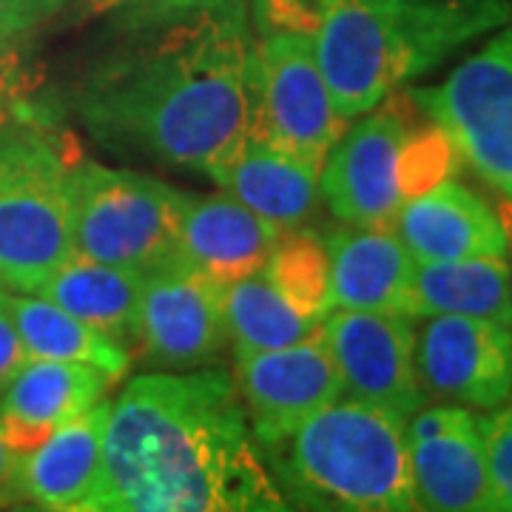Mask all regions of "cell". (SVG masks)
Wrapping results in <instances>:
<instances>
[{
  "label": "cell",
  "instance_id": "cell-23",
  "mask_svg": "<svg viewBox=\"0 0 512 512\" xmlns=\"http://www.w3.org/2000/svg\"><path fill=\"white\" fill-rule=\"evenodd\" d=\"M6 308L29 359L97 367L114 382L128 373L131 353L123 342L57 308L55 302L37 293H6Z\"/></svg>",
  "mask_w": 512,
  "mask_h": 512
},
{
  "label": "cell",
  "instance_id": "cell-31",
  "mask_svg": "<svg viewBox=\"0 0 512 512\" xmlns=\"http://www.w3.org/2000/svg\"><path fill=\"white\" fill-rule=\"evenodd\" d=\"M15 467H18V458L9 450V444L3 441L0 433V510L12 507L18 501V490H15Z\"/></svg>",
  "mask_w": 512,
  "mask_h": 512
},
{
  "label": "cell",
  "instance_id": "cell-29",
  "mask_svg": "<svg viewBox=\"0 0 512 512\" xmlns=\"http://www.w3.org/2000/svg\"><path fill=\"white\" fill-rule=\"evenodd\" d=\"M3 3L18 15L26 29H32L35 23L52 18L55 12H60L69 0H3Z\"/></svg>",
  "mask_w": 512,
  "mask_h": 512
},
{
  "label": "cell",
  "instance_id": "cell-35",
  "mask_svg": "<svg viewBox=\"0 0 512 512\" xmlns=\"http://www.w3.org/2000/svg\"><path fill=\"white\" fill-rule=\"evenodd\" d=\"M6 512H60V510H49V507H40V504H32V501H15L12 507H6Z\"/></svg>",
  "mask_w": 512,
  "mask_h": 512
},
{
  "label": "cell",
  "instance_id": "cell-5",
  "mask_svg": "<svg viewBox=\"0 0 512 512\" xmlns=\"http://www.w3.org/2000/svg\"><path fill=\"white\" fill-rule=\"evenodd\" d=\"M458 151L447 131L396 92L362 114L328 151L319 194L348 225H390L404 202L453 177Z\"/></svg>",
  "mask_w": 512,
  "mask_h": 512
},
{
  "label": "cell",
  "instance_id": "cell-33",
  "mask_svg": "<svg viewBox=\"0 0 512 512\" xmlns=\"http://www.w3.org/2000/svg\"><path fill=\"white\" fill-rule=\"evenodd\" d=\"M83 512H131V507H128L120 495L111 490V484H109V487L97 495V498H94L92 504H89Z\"/></svg>",
  "mask_w": 512,
  "mask_h": 512
},
{
  "label": "cell",
  "instance_id": "cell-28",
  "mask_svg": "<svg viewBox=\"0 0 512 512\" xmlns=\"http://www.w3.org/2000/svg\"><path fill=\"white\" fill-rule=\"evenodd\" d=\"M26 86V74L20 69L18 57L12 55L6 46H0V109L15 100V94Z\"/></svg>",
  "mask_w": 512,
  "mask_h": 512
},
{
  "label": "cell",
  "instance_id": "cell-24",
  "mask_svg": "<svg viewBox=\"0 0 512 512\" xmlns=\"http://www.w3.org/2000/svg\"><path fill=\"white\" fill-rule=\"evenodd\" d=\"M222 316L237 356L291 348L322 330L319 319L302 316L265 274L222 285Z\"/></svg>",
  "mask_w": 512,
  "mask_h": 512
},
{
  "label": "cell",
  "instance_id": "cell-4",
  "mask_svg": "<svg viewBox=\"0 0 512 512\" xmlns=\"http://www.w3.org/2000/svg\"><path fill=\"white\" fill-rule=\"evenodd\" d=\"M404 424L382 407L339 399L262 453L296 512H427Z\"/></svg>",
  "mask_w": 512,
  "mask_h": 512
},
{
  "label": "cell",
  "instance_id": "cell-17",
  "mask_svg": "<svg viewBox=\"0 0 512 512\" xmlns=\"http://www.w3.org/2000/svg\"><path fill=\"white\" fill-rule=\"evenodd\" d=\"M114 379L74 362L29 359L0 390V433L15 458L106 399Z\"/></svg>",
  "mask_w": 512,
  "mask_h": 512
},
{
  "label": "cell",
  "instance_id": "cell-15",
  "mask_svg": "<svg viewBox=\"0 0 512 512\" xmlns=\"http://www.w3.org/2000/svg\"><path fill=\"white\" fill-rule=\"evenodd\" d=\"M330 311L416 319V259L393 225H336L328 237Z\"/></svg>",
  "mask_w": 512,
  "mask_h": 512
},
{
  "label": "cell",
  "instance_id": "cell-22",
  "mask_svg": "<svg viewBox=\"0 0 512 512\" xmlns=\"http://www.w3.org/2000/svg\"><path fill=\"white\" fill-rule=\"evenodd\" d=\"M424 316H473L512 328L507 256L416 262V319Z\"/></svg>",
  "mask_w": 512,
  "mask_h": 512
},
{
  "label": "cell",
  "instance_id": "cell-12",
  "mask_svg": "<svg viewBox=\"0 0 512 512\" xmlns=\"http://www.w3.org/2000/svg\"><path fill=\"white\" fill-rule=\"evenodd\" d=\"M416 370L427 402L490 413L512 396V328L473 316H424Z\"/></svg>",
  "mask_w": 512,
  "mask_h": 512
},
{
  "label": "cell",
  "instance_id": "cell-19",
  "mask_svg": "<svg viewBox=\"0 0 512 512\" xmlns=\"http://www.w3.org/2000/svg\"><path fill=\"white\" fill-rule=\"evenodd\" d=\"M279 234L274 222L256 217L231 194H185L177 254L220 285H231L265 271Z\"/></svg>",
  "mask_w": 512,
  "mask_h": 512
},
{
  "label": "cell",
  "instance_id": "cell-25",
  "mask_svg": "<svg viewBox=\"0 0 512 512\" xmlns=\"http://www.w3.org/2000/svg\"><path fill=\"white\" fill-rule=\"evenodd\" d=\"M262 274L302 316L322 322L330 313V256L325 234L302 225L282 231Z\"/></svg>",
  "mask_w": 512,
  "mask_h": 512
},
{
  "label": "cell",
  "instance_id": "cell-1",
  "mask_svg": "<svg viewBox=\"0 0 512 512\" xmlns=\"http://www.w3.org/2000/svg\"><path fill=\"white\" fill-rule=\"evenodd\" d=\"M251 0H146L111 15L77 89L86 131L214 180L248 143Z\"/></svg>",
  "mask_w": 512,
  "mask_h": 512
},
{
  "label": "cell",
  "instance_id": "cell-18",
  "mask_svg": "<svg viewBox=\"0 0 512 512\" xmlns=\"http://www.w3.org/2000/svg\"><path fill=\"white\" fill-rule=\"evenodd\" d=\"M390 225L416 262L507 256V234L495 205L456 180L404 202Z\"/></svg>",
  "mask_w": 512,
  "mask_h": 512
},
{
  "label": "cell",
  "instance_id": "cell-8",
  "mask_svg": "<svg viewBox=\"0 0 512 512\" xmlns=\"http://www.w3.org/2000/svg\"><path fill=\"white\" fill-rule=\"evenodd\" d=\"M348 128L316 60L313 32L254 29L248 77V140L285 148L322 171Z\"/></svg>",
  "mask_w": 512,
  "mask_h": 512
},
{
  "label": "cell",
  "instance_id": "cell-14",
  "mask_svg": "<svg viewBox=\"0 0 512 512\" xmlns=\"http://www.w3.org/2000/svg\"><path fill=\"white\" fill-rule=\"evenodd\" d=\"M407 456L427 512H493L481 416L461 404H424L407 424Z\"/></svg>",
  "mask_w": 512,
  "mask_h": 512
},
{
  "label": "cell",
  "instance_id": "cell-3",
  "mask_svg": "<svg viewBox=\"0 0 512 512\" xmlns=\"http://www.w3.org/2000/svg\"><path fill=\"white\" fill-rule=\"evenodd\" d=\"M336 111L356 120L512 18L510 0H313Z\"/></svg>",
  "mask_w": 512,
  "mask_h": 512
},
{
  "label": "cell",
  "instance_id": "cell-13",
  "mask_svg": "<svg viewBox=\"0 0 512 512\" xmlns=\"http://www.w3.org/2000/svg\"><path fill=\"white\" fill-rule=\"evenodd\" d=\"M234 387L259 447L274 444L319 410L345 399L322 330L291 348L237 356Z\"/></svg>",
  "mask_w": 512,
  "mask_h": 512
},
{
  "label": "cell",
  "instance_id": "cell-34",
  "mask_svg": "<svg viewBox=\"0 0 512 512\" xmlns=\"http://www.w3.org/2000/svg\"><path fill=\"white\" fill-rule=\"evenodd\" d=\"M501 225H504V234H507V251H512V200H498L495 205Z\"/></svg>",
  "mask_w": 512,
  "mask_h": 512
},
{
  "label": "cell",
  "instance_id": "cell-11",
  "mask_svg": "<svg viewBox=\"0 0 512 512\" xmlns=\"http://www.w3.org/2000/svg\"><path fill=\"white\" fill-rule=\"evenodd\" d=\"M322 336L339 367L348 399L410 419L427 404L416 370V328L410 316L330 311Z\"/></svg>",
  "mask_w": 512,
  "mask_h": 512
},
{
  "label": "cell",
  "instance_id": "cell-26",
  "mask_svg": "<svg viewBox=\"0 0 512 512\" xmlns=\"http://www.w3.org/2000/svg\"><path fill=\"white\" fill-rule=\"evenodd\" d=\"M493 512H512V396L481 416Z\"/></svg>",
  "mask_w": 512,
  "mask_h": 512
},
{
  "label": "cell",
  "instance_id": "cell-20",
  "mask_svg": "<svg viewBox=\"0 0 512 512\" xmlns=\"http://www.w3.org/2000/svg\"><path fill=\"white\" fill-rule=\"evenodd\" d=\"M234 200L256 217L274 222L279 231L308 222L322 200L319 171L285 148L248 140L234 163L214 177Z\"/></svg>",
  "mask_w": 512,
  "mask_h": 512
},
{
  "label": "cell",
  "instance_id": "cell-21",
  "mask_svg": "<svg viewBox=\"0 0 512 512\" xmlns=\"http://www.w3.org/2000/svg\"><path fill=\"white\" fill-rule=\"evenodd\" d=\"M35 293L83 319L86 325L114 336L126 348L131 339H137L143 293L140 271L72 256Z\"/></svg>",
  "mask_w": 512,
  "mask_h": 512
},
{
  "label": "cell",
  "instance_id": "cell-16",
  "mask_svg": "<svg viewBox=\"0 0 512 512\" xmlns=\"http://www.w3.org/2000/svg\"><path fill=\"white\" fill-rule=\"evenodd\" d=\"M109 399L63 424L35 450L18 458V501L60 512H83L109 487L106 476V421Z\"/></svg>",
  "mask_w": 512,
  "mask_h": 512
},
{
  "label": "cell",
  "instance_id": "cell-32",
  "mask_svg": "<svg viewBox=\"0 0 512 512\" xmlns=\"http://www.w3.org/2000/svg\"><path fill=\"white\" fill-rule=\"evenodd\" d=\"M26 32V26L20 23V18L0 0V46H9L15 37H20Z\"/></svg>",
  "mask_w": 512,
  "mask_h": 512
},
{
  "label": "cell",
  "instance_id": "cell-30",
  "mask_svg": "<svg viewBox=\"0 0 512 512\" xmlns=\"http://www.w3.org/2000/svg\"><path fill=\"white\" fill-rule=\"evenodd\" d=\"M146 0H74V12L72 18L77 23H86V20H103L123 12V9H131V6H140Z\"/></svg>",
  "mask_w": 512,
  "mask_h": 512
},
{
  "label": "cell",
  "instance_id": "cell-9",
  "mask_svg": "<svg viewBox=\"0 0 512 512\" xmlns=\"http://www.w3.org/2000/svg\"><path fill=\"white\" fill-rule=\"evenodd\" d=\"M501 200H512V18L436 86L407 89Z\"/></svg>",
  "mask_w": 512,
  "mask_h": 512
},
{
  "label": "cell",
  "instance_id": "cell-6",
  "mask_svg": "<svg viewBox=\"0 0 512 512\" xmlns=\"http://www.w3.org/2000/svg\"><path fill=\"white\" fill-rule=\"evenodd\" d=\"M72 160L32 126L0 128V282L35 293L74 256Z\"/></svg>",
  "mask_w": 512,
  "mask_h": 512
},
{
  "label": "cell",
  "instance_id": "cell-2",
  "mask_svg": "<svg viewBox=\"0 0 512 512\" xmlns=\"http://www.w3.org/2000/svg\"><path fill=\"white\" fill-rule=\"evenodd\" d=\"M106 476L131 512H296L222 370L131 379L109 407Z\"/></svg>",
  "mask_w": 512,
  "mask_h": 512
},
{
  "label": "cell",
  "instance_id": "cell-7",
  "mask_svg": "<svg viewBox=\"0 0 512 512\" xmlns=\"http://www.w3.org/2000/svg\"><path fill=\"white\" fill-rule=\"evenodd\" d=\"M185 194L140 171L77 163L72 171L74 256L148 271L177 254Z\"/></svg>",
  "mask_w": 512,
  "mask_h": 512
},
{
  "label": "cell",
  "instance_id": "cell-10",
  "mask_svg": "<svg viewBox=\"0 0 512 512\" xmlns=\"http://www.w3.org/2000/svg\"><path fill=\"white\" fill-rule=\"evenodd\" d=\"M222 285L174 254L143 271L137 342L151 365L197 370L225 345Z\"/></svg>",
  "mask_w": 512,
  "mask_h": 512
},
{
  "label": "cell",
  "instance_id": "cell-27",
  "mask_svg": "<svg viewBox=\"0 0 512 512\" xmlns=\"http://www.w3.org/2000/svg\"><path fill=\"white\" fill-rule=\"evenodd\" d=\"M26 362H29V353L23 348V339L12 322V313L6 308V291L0 288V390L15 379V373Z\"/></svg>",
  "mask_w": 512,
  "mask_h": 512
}]
</instances>
